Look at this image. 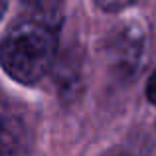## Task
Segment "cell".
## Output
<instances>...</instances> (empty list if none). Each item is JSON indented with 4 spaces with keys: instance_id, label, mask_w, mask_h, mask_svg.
Segmentation results:
<instances>
[{
    "instance_id": "cell-5",
    "label": "cell",
    "mask_w": 156,
    "mask_h": 156,
    "mask_svg": "<svg viewBox=\"0 0 156 156\" xmlns=\"http://www.w3.org/2000/svg\"><path fill=\"white\" fill-rule=\"evenodd\" d=\"M22 2H24V4H28V6H38L42 0H22Z\"/></svg>"
},
{
    "instance_id": "cell-4",
    "label": "cell",
    "mask_w": 156,
    "mask_h": 156,
    "mask_svg": "<svg viewBox=\"0 0 156 156\" xmlns=\"http://www.w3.org/2000/svg\"><path fill=\"white\" fill-rule=\"evenodd\" d=\"M146 97H148V101L152 105H156V69L152 71L148 83H146Z\"/></svg>"
},
{
    "instance_id": "cell-2",
    "label": "cell",
    "mask_w": 156,
    "mask_h": 156,
    "mask_svg": "<svg viewBox=\"0 0 156 156\" xmlns=\"http://www.w3.org/2000/svg\"><path fill=\"white\" fill-rule=\"evenodd\" d=\"M0 156H18V129L0 107Z\"/></svg>"
},
{
    "instance_id": "cell-3",
    "label": "cell",
    "mask_w": 156,
    "mask_h": 156,
    "mask_svg": "<svg viewBox=\"0 0 156 156\" xmlns=\"http://www.w3.org/2000/svg\"><path fill=\"white\" fill-rule=\"evenodd\" d=\"M95 2L107 12H117V10H122V8L138 2V0H95Z\"/></svg>"
},
{
    "instance_id": "cell-6",
    "label": "cell",
    "mask_w": 156,
    "mask_h": 156,
    "mask_svg": "<svg viewBox=\"0 0 156 156\" xmlns=\"http://www.w3.org/2000/svg\"><path fill=\"white\" fill-rule=\"evenodd\" d=\"M4 10H6V0H0V18H2Z\"/></svg>"
},
{
    "instance_id": "cell-1",
    "label": "cell",
    "mask_w": 156,
    "mask_h": 156,
    "mask_svg": "<svg viewBox=\"0 0 156 156\" xmlns=\"http://www.w3.org/2000/svg\"><path fill=\"white\" fill-rule=\"evenodd\" d=\"M59 16L36 12L18 20L0 44V65L18 83H38L50 71L57 53Z\"/></svg>"
}]
</instances>
